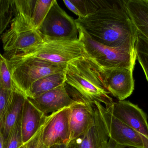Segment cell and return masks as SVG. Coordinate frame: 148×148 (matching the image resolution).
<instances>
[{
    "label": "cell",
    "instance_id": "1",
    "mask_svg": "<svg viewBox=\"0 0 148 148\" xmlns=\"http://www.w3.org/2000/svg\"><path fill=\"white\" fill-rule=\"evenodd\" d=\"M75 22L78 29L96 41L137 55L138 31L126 0H102L96 11Z\"/></svg>",
    "mask_w": 148,
    "mask_h": 148
},
{
    "label": "cell",
    "instance_id": "2",
    "mask_svg": "<svg viewBox=\"0 0 148 148\" xmlns=\"http://www.w3.org/2000/svg\"><path fill=\"white\" fill-rule=\"evenodd\" d=\"M65 84L75 101L92 104L98 102L107 108L114 103L109 96L104 70L87 54L68 64Z\"/></svg>",
    "mask_w": 148,
    "mask_h": 148
},
{
    "label": "cell",
    "instance_id": "3",
    "mask_svg": "<svg viewBox=\"0 0 148 148\" xmlns=\"http://www.w3.org/2000/svg\"><path fill=\"white\" fill-rule=\"evenodd\" d=\"M6 59L16 89L26 97L34 83L47 76L66 71L68 65L34 57Z\"/></svg>",
    "mask_w": 148,
    "mask_h": 148
},
{
    "label": "cell",
    "instance_id": "4",
    "mask_svg": "<svg viewBox=\"0 0 148 148\" xmlns=\"http://www.w3.org/2000/svg\"><path fill=\"white\" fill-rule=\"evenodd\" d=\"M78 34V39L83 45L86 54L101 67L134 68L137 55L101 44L79 29Z\"/></svg>",
    "mask_w": 148,
    "mask_h": 148
},
{
    "label": "cell",
    "instance_id": "5",
    "mask_svg": "<svg viewBox=\"0 0 148 148\" xmlns=\"http://www.w3.org/2000/svg\"><path fill=\"white\" fill-rule=\"evenodd\" d=\"M44 41L78 40L77 25L55 0L42 23L38 29Z\"/></svg>",
    "mask_w": 148,
    "mask_h": 148
},
{
    "label": "cell",
    "instance_id": "6",
    "mask_svg": "<svg viewBox=\"0 0 148 148\" xmlns=\"http://www.w3.org/2000/svg\"><path fill=\"white\" fill-rule=\"evenodd\" d=\"M86 54L83 45L79 39L76 41L52 40L44 41L37 50L29 54L9 59L34 57L56 64H68Z\"/></svg>",
    "mask_w": 148,
    "mask_h": 148
},
{
    "label": "cell",
    "instance_id": "7",
    "mask_svg": "<svg viewBox=\"0 0 148 148\" xmlns=\"http://www.w3.org/2000/svg\"><path fill=\"white\" fill-rule=\"evenodd\" d=\"M6 59L16 58L29 54L37 50L44 43L37 29L16 31L9 29L1 36Z\"/></svg>",
    "mask_w": 148,
    "mask_h": 148
},
{
    "label": "cell",
    "instance_id": "8",
    "mask_svg": "<svg viewBox=\"0 0 148 148\" xmlns=\"http://www.w3.org/2000/svg\"><path fill=\"white\" fill-rule=\"evenodd\" d=\"M71 107L48 115L43 127L42 140L46 148L70 142Z\"/></svg>",
    "mask_w": 148,
    "mask_h": 148
},
{
    "label": "cell",
    "instance_id": "9",
    "mask_svg": "<svg viewBox=\"0 0 148 148\" xmlns=\"http://www.w3.org/2000/svg\"><path fill=\"white\" fill-rule=\"evenodd\" d=\"M96 106L105 123L110 138L127 147L144 148L140 135L115 117L101 103L95 102Z\"/></svg>",
    "mask_w": 148,
    "mask_h": 148
},
{
    "label": "cell",
    "instance_id": "10",
    "mask_svg": "<svg viewBox=\"0 0 148 148\" xmlns=\"http://www.w3.org/2000/svg\"><path fill=\"white\" fill-rule=\"evenodd\" d=\"M107 109L118 120L148 139L147 117L138 106L128 101H118Z\"/></svg>",
    "mask_w": 148,
    "mask_h": 148
},
{
    "label": "cell",
    "instance_id": "11",
    "mask_svg": "<svg viewBox=\"0 0 148 148\" xmlns=\"http://www.w3.org/2000/svg\"><path fill=\"white\" fill-rule=\"evenodd\" d=\"M103 70L110 94L119 101H124L132 94L134 89V69L117 67Z\"/></svg>",
    "mask_w": 148,
    "mask_h": 148
},
{
    "label": "cell",
    "instance_id": "12",
    "mask_svg": "<svg viewBox=\"0 0 148 148\" xmlns=\"http://www.w3.org/2000/svg\"><path fill=\"white\" fill-rule=\"evenodd\" d=\"M27 98L46 115L71 107L76 102L69 94L65 83L34 98Z\"/></svg>",
    "mask_w": 148,
    "mask_h": 148
},
{
    "label": "cell",
    "instance_id": "13",
    "mask_svg": "<svg viewBox=\"0 0 148 148\" xmlns=\"http://www.w3.org/2000/svg\"><path fill=\"white\" fill-rule=\"evenodd\" d=\"M71 110L70 141L82 137L94 124V104L76 101Z\"/></svg>",
    "mask_w": 148,
    "mask_h": 148
},
{
    "label": "cell",
    "instance_id": "14",
    "mask_svg": "<svg viewBox=\"0 0 148 148\" xmlns=\"http://www.w3.org/2000/svg\"><path fill=\"white\" fill-rule=\"evenodd\" d=\"M47 116L40 111L26 98L21 117L23 142L24 145L43 126Z\"/></svg>",
    "mask_w": 148,
    "mask_h": 148
},
{
    "label": "cell",
    "instance_id": "15",
    "mask_svg": "<svg viewBox=\"0 0 148 148\" xmlns=\"http://www.w3.org/2000/svg\"><path fill=\"white\" fill-rule=\"evenodd\" d=\"M94 124L80 137V148H103L109 140L105 123L99 110L94 104Z\"/></svg>",
    "mask_w": 148,
    "mask_h": 148
},
{
    "label": "cell",
    "instance_id": "16",
    "mask_svg": "<svg viewBox=\"0 0 148 148\" xmlns=\"http://www.w3.org/2000/svg\"><path fill=\"white\" fill-rule=\"evenodd\" d=\"M26 98L23 94L17 89L12 92L9 103L0 123V132L3 137L4 143L18 119L21 116Z\"/></svg>",
    "mask_w": 148,
    "mask_h": 148
},
{
    "label": "cell",
    "instance_id": "17",
    "mask_svg": "<svg viewBox=\"0 0 148 148\" xmlns=\"http://www.w3.org/2000/svg\"><path fill=\"white\" fill-rule=\"evenodd\" d=\"M126 2L138 33L148 40V0H126Z\"/></svg>",
    "mask_w": 148,
    "mask_h": 148
},
{
    "label": "cell",
    "instance_id": "18",
    "mask_svg": "<svg viewBox=\"0 0 148 148\" xmlns=\"http://www.w3.org/2000/svg\"><path fill=\"white\" fill-rule=\"evenodd\" d=\"M66 71L47 76L34 83L27 94V97L34 98L64 84Z\"/></svg>",
    "mask_w": 148,
    "mask_h": 148
},
{
    "label": "cell",
    "instance_id": "19",
    "mask_svg": "<svg viewBox=\"0 0 148 148\" xmlns=\"http://www.w3.org/2000/svg\"><path fill=\"white\" fill-rule=\"evenodd\" d=\"M67 8L78 17L83 18L96 11L101 6L102 0H65Z\"/></svg>",
    "mask_w": 148,
    "mask_h": 148
},
{
    "label": "cell",
    "instance_id": "20",
    "mask_svg": "<svg viewBox=\"0 0 148 148\" xmlns=\"http://www.w3.org/2000/svg\"><path fill=\"white\" fill-rule=\"evenodd\" d=\"M54 1L36 0L31 23L33 29L39 28Z\"/></svg>",
    "mask_w": 148,
    "mask_h": 148
},
{
    "label": "cell",
    "instance_id": "21",
    "mask_svg": "<svg viewBox=\"0 0 148 148\" xmlns=\"http://www.w3.org/2000/svg\"><path fill=\"white\" fill-rule=\"evenodd\" d=\"M14 14V0H0V35L11 23Z\"/></svg>",
    "mask_w": 148,
    "mask_h": 148
},
{
    "label": "cell",
    "instance_id": "22",
    "mask_svg": "<svg viewBox=\"0 0 148 148\" xmlns=\"http://www.w3.org/2000/svg\"><path fill=\"white\" fill-rule=\"evenodd\" d=\"M0 83L9 91H13L16 89L12 80L8 61L2 55L0 58Z\"/></svg>",
    "mask_w": 148,
    "mask_h": 148
},
{
    "label": "cell",
    "instance_id": "23",
    "mask_svg": "<svg viewBox=\"0 0 148 148\" xmlns=\"http://www.w3.org/2000/svg\"><path fill=\"white\" fill-rule=\"evenodd\" d=\"M21 117L18 119L4 143V148H19L24 145L23 142Z\"/></svg>",
    "mask_w": 148,
    "mask_h": 148
},
{
    "label": "cell",
    "instance_id": "24",
    "mask_svg": "<svg viewBox=\"0 0 148 148\" xmlns=\"http://www.w3.org/2000/svg\"><path fill=\"white\" fill-rule=\"evenodd\" d=\"M12 92L4 88L0 83V123L9 103Z\"/></svg>",
    "mask_w": 148,
    "mask_h": 148
},
{
    "label": "cell",
    "instance_id": "25",
    "mask_svg": "<svg viewBox=\"0 0 148 148\" xmlns=\"http://www.w3.org/2000/svg\"><path fill=\"white\" fill-rule=\"evenodd\" d=\"M44 124L36 134L24 144L26 148H46L42 140V132Z\"/></svg>",
    "mask_w": 148,
    "mask_h": 148
},
{
    "label": "cell",
    "instance_id": "26",
    "mask_svg": "<svg viewBox=\"0 0 148 148\" xmlns=\"http://www.w3.org/2000/svg\"><path fill=\"white\" fill-rule=\"evenodd\" d=\"M138 39L136 43V50L148 55V40L138 33Z\"/></svg>",
    "mask_w": 148,
    "mask_h": 148
},
{
    "label": "cell",
    "instance_id": "27",
    "mask_svg": "<svg viewBox=\"0 0 148 148\" xmlns=\"http://www.w3.org/2000/svg\"><path fill=\"white\" fill-rule=\"evenodd\" d=\"M136 56V59L141 66L148 82V55L144 53L137 51Z\"/></svg>",
    "mask_w": 148,
    "mask_h": 148
},
{
    "label": "cell",
    "instance_id": "28",
    "mask_svg": "<svg viewBox=\"0 0 148 148\" xmlns=\"http://www.w3.org/2000/svg\"><path fill=\"white\" fill-rule=\"evenodd\" d=\"M80 138L71 141L66 144L54 145L49 148H80Z\"/></svg>",
    "mask_w": 148,
    "mask_h": 148
},
{
    "label": "cell",
    "instance_id": "29",
    "mask_svg": "<svg viewBox=\"0 0 148 148\" xmlns=\"http://www.w3.org/2000/svg\"><path fill=\"white\" fill-rule=\"evenodd\" d=\"M103 148H127L125 146H122L114 141L112 139L110 138L107 144ZM128 148H136L135 147H128Z\"/></svg>",
    "mask_w": 148,
    "mask_h": 148
},
{
    "label": "cell",
    "instance_id": "30",
    "mask_svg": "<svg viewBox=\"0 0 148 148\" xmlns=\"http://www.w3.org/2000/svg\"><path fill=\"white\" fill-rule=\"evenodd\" d=\"M143 141L144 148H148V139L147 137L140 135Z\"/></svg>",
    "mask_w": 148,
    "mask_h": 148
},
{
    "label": "cell",
    "instance_id": "31",
    "mask_svg": "<svg viewBox=\"0 0 148 148\" xmlns=\"http://www.w3.org/2000/svg\"><path fill=\"white\" fill-rule=\"evenodd\" d=\"M0 148H4V140L1 132H0Z\"/></svg>",
    "mask_w": 148,
    "mask_h": 148
},
{
    "label": "cell",
    "instance_id": "32",
    "mask_svg": "<svg viewBox=\"0 0 148 148\" xmlns=\"http://www.w3.org/2000/svg\"><path fill=\"white\" fill-rule=\"evenodd\" d=\"M19 148H26V147H25V145H23L22 147H21Z\"/></svg>",
    "mask_w": 148,
    "mask_h": 148
},
{
    "label": "cell",
    "instance_id": "33",
    "mask_svg": "<svg viewBox=\"0 0 148 148\" xmlns=\"http://www.w3.org/2000/svg\"><path fill=\"white\" fill-rule=\"evenodd\" d=\"M1 53H0V58H1Z\"/></svg>",
    "mask_w": 148,
    "mask_h": 148
}]
</instances>
